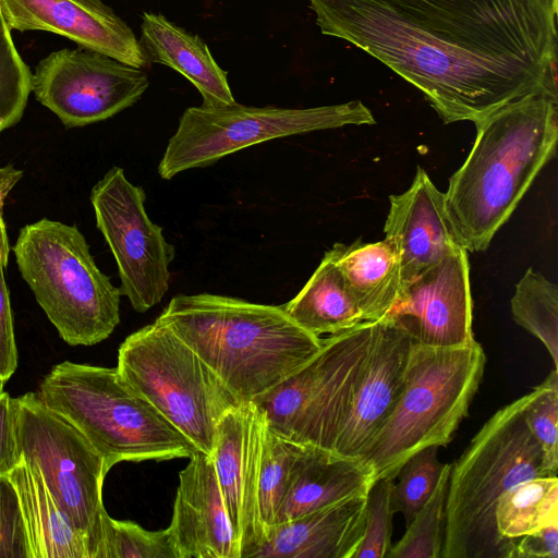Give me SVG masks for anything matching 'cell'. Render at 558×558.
<instances>
[{
  "label": "cell",
  "mask_w": 558,
  "mask_h": 558,
  "mask_svg": "<svg viewBox=\"0 0 558 558\" xmlns=\"http://www.w3.org/2000/svg\"><path fill=\"white\" fill-rule=\"evenodd\" d=\"M179 480L168 526L178 558H241L211 456L196 452Z\"/></svg>",
  "instance_id": "d6986e66"
},
{
  "label": "cell",
  "mask_w": 558,
  "mask_h": 558,
  "mask_svg": "<svg viewBox=\"0 0 558 558\" xmlns=\"http://www.w3.org/2000/svg\"><path fill=\"white\" fill-rule=\"evenodd\" d=\"M0 558H29L20 500L8 475L0 477Z\"/></svg>",
  "instance_id": "e575fe53"
},
{
  "label": "cell",
  "mask_w": 558,
  "mask_h": 558,
  "mask_svg": "<svg viewBox=\"0 0 558 558\" xmlns=\"http://www.w3.org/2000/svg\"><path fill=\"white\" fill-rule=\"evenodd\" d=\"M393 481L381 477L371 486L366 496L364 535L353 558H386L390 550L395 514L390 501Z\"/></svg>",
  "instance_id": "836d02e7"
},
{
  "label": "cell",
  "mask_w": 558,
  "mask_h": 558,
  "mask_svg": "<svg viewBox=\"0 0 558 558\" xmlns=\"http://www.w3.org/2000/svg\"><path fill=\"white\" fill-rule=\"evenodd\" d=\"M495 523L512 541L558 523L557 475L536 476L505 492L496 504Z\"/></svg>",
  "instance_id": "484cf974"
},
{
  "label": "cell",
  "mask_w": 558,
  "mask_h": 558,
  "mask_svg": "<svg viewBox=\"0 0 558 558\" xmlns=\"http://www.w3.org/2000/svg\"><path fill=\"white\" fill-rule=\"evenodd\" d=\"M8 477L20 500L29 558H92L87 538L49 490L36 466L20 461Z\"/></svg>",
  "instance_id": "603a6c76"
},
{
  "label": "cell",
  "mask_w": 558,
  "mask_h": 558,
  "mask_svg": "<svg viewBox=\"0 0 558 558\" xmlns=\"http://www.w3.org/2000/svg\"><path fill=\"white\" fill-rule=\"evenodd\" d=\"M281 306L296 325L319 338L364 322L340 269L327 252L301 291Z\"/></svg>",
  "instance_id": "d4e9b609"
},
{
  "label": "cell",
  "mask_w": 558,
  "mask_h": 558,
  "mask_svg": "<svg viewBox=\"0 0 558 558\" xmlns=\"http://www.w3.org/2000/svg\"><path fill=\"white\" fill-rule=\"evenodd\" d=\"M11 31H44L66 37L137 69H148L132 28L102 0H0Z\"/></svg>",
  "instance_id": "e0dca14e"
},
{
  "label": "cell",
  "mask_w": 558,
  "mask_h": 558,
  "mask_svg": "<svg viewBox=\"0 0 558 558\" xmlns=\"http://www.w3.org/2000/svg\"><path fill=\"white\" fill-rule=\"evenodd\" d=\"M374 482L371 471L361 460L341 458L302 445L274 524L350 497L366 496Z\"/></svg>",
  "instance_id": "7402d4cb"
},
{
  "label": "cell",
  "mask_w": 558,
  "mask_h": 558,
  "mask_svg": "<svg viewBox=\"0 0 558 558\" xmlns=\"http://www.w3.org/2000/svg\"><path fill=\"white\" fill-rule=\"evenodd\" d=\"M376 120L361 101L312 108L253 107L235 102L221 108L189 107L158 165L165 180L266 141Z\"/></svg>",
  "instance_id": "30bf717a"
},
{
  "label": "cell",
  "mask_w": 558,
  "mask_h": 558,
  "mask_svg": "<svg viewBox=\"0 0 558 558\" xmlns=\"http://www.w3.org/2000/svg\"><path fill=\"white\" fill-rule=\"evenodd\" d=\"M450 469L451 463H445L433 494L407 525L403 536L391 546L386 558H441Z\"/></svg>",
  "instance_id": "83f0119b"
},
{
  "label": "cell",
  "mask_w": 558,
  "mask_h": 558,
  "mask_svg": "<svg viewBox=\"0 0 558 558\" xmlns=\"http://www.w3.org/2000/svg\"><path fill=\"white\" fill-rule=\"evenodd\" d=\"M514 558H558V523L518 538Z\"/></svg>",
  "instance_id": "74e56055"
},
{
  "label": "cell",
  "mask_w": 558,
  "mask_h": 558,
  "mask_svg": "<svg viewBox=\"0 0 558 558\" xmlns=\"http://www.w3.org/2000/svg\"><path fill=\"white\" fill-rule=\"evenodd\" d=\"M89 199L97 229L117 263L121 295L136 312H147L169 290L174 246L149 219L144 190L131 183L122 168L109 169L93 186Z\"/></svg>",
  "instance_id": "7c38bea8"
},
{
  "label": "cell",
  "mask_w": 558,
  "mask_h": 558,
  "mask_svg": "<svg viewBox=\"0 0 558 558\" xmlns=\"http://www.w3.org/2000/svg\"><path fill=\"white\" fill-rule=\"evenodd\" d=\"M20 461L37 468L47 487L87 538L92 558H101L105 518L104 459L68 420L37 392L14 398Z\"/></svg>",
  "instance_id": "8fae6325"
},
{
  "label": "cell",
  "mask_w": 558,
  "mask_h": 558,
  "mask_svg": "<svg viewBox=\"0 0 558 558\" xmlns=\"http://www.w3.org/2000/svg\"><path fill=\"white\" fill-rule=\"evenodd\" d=\"M412 343L409 332L395 320L375 322L372 345L333 454L351 460L363 458L403 390Z\"/></svg>",
  "instance_id": "2e32d148"
},
{
  "label": "cell",
  "mask_w": 558,
  "mask_h": 558,
  "mask_svg": "<svg viewBox=\"0 0 558 558\" xmlns=\"http://www.w3.org/2000/svg\"><path fill=\"white\" fill-rule=\"evenodd\" d=\"M513 320L537 338L558 368V288L527 268L510 302Z\"/></svg>",
  "instance_id": "4316f807"
},
{
  "label": "cell",
  "mask_w": 558,
  "mask_h": 558,
  "mask_svg": "<svg viewBox=\"0 0 558 558\" xmlns=\"http://www.w3.org/2000/svg\"><path fill=\"white\" fill-rule=\"evenodd\" d=\"M301 449L302 445L276 434L268 426L259 475V510L265 529L274 524Z\"/></svg>",
  "instance_id": "f546056e"
},
{
  "label": "cell",
  "mask_w": 558,
  "mask_h": 558,
  "mask_svg": "<svg viewBox=\"0 0 558 558\" xmlns=\"http://www.w3.org/2000/svg\"><path fill=\"white\" fill-rule=\"evenodd\" d=\"M385 239L400 264L401 289L461 247L447 215L445 194L416 168L411 186L389 196Z\"/></svg>",
  "instance_id": "ac0fdd59"
},
{
  "label": "cell",
  "mask_w": 558,
  "mask_h": 558,
  "mask_svg": "<svg viewBox=\"0 0 558 558\" xmlns=\"http://www.w3.org/2000/svg\"><path fill=\"white\" fill-rule=\"evenodd\" d=\"M148 86L143 69L82 47L50 52L32 77L36 99L66 129L118 114L135 105Z\"/></svg>",
  "instance_id": "4fadbf2b"
},
{
  "label": "cell",
  "mask_w": 558,
  "mask_h": 558,
  "mask_svg": "<svg viewBox=\"0 0 558 558\" xmlns=\"http://www.w3.org/2000/svg\"><path fill=\"white\" fill-rule=\"evenodd\" d=\"M23 170L15 168L12 163L0 167V260L4 269L9 263L11 246L2 215L3 204L9 193L23 178Z\"/></svg>",
  "instance_id": "f35d334b"
},
{
  "label": "cell",
  "mask_w": 558,
  "mask_h": 558,
  "mask_svg": "<svg viewBox=\"0 0 558 558\" xmlns=\"http://www.w3.org/2000/svg\"><path fill=\"white\" fill-rule=\"evenodd\" d=\"M327 253L340 269L364 322L384 319L401 291L399 258L386 239L336 243Z\"/></svg>",
  "instance_id": "cb8c5ba5"
},
{
  "label": "cell",
  "mask_w": 558,
  "mask_h": 558,
  "mask_svg": "<svg viewBox=\"0 0 558 558\" xmlns=\"http://www.w3.org/2000/svg\"><path fill=\"white\" fill-rule=\"evenodd\" d=\"M527 399L497 410L451 463L441 558H514L515 541L496 529L497 500L526 480L549 475L523 418Z\"/></svg>",
  "instance_id": "277c9868"
},
{
  "label": "cell",
  "mask_w": 558,
  "mask_h": 558,
  "mask_svg": "<svg viewBox=\"0 0 558 558\" xmlns=\"http://www.w3.org/2000/svg\"><path fill=\"white\" fill-rule=\"evenodd\" d=\"M141 21L138 40L149 64L166 65L183 75L201 94L204 107L221 108L236 102L228 73L199 36L159 13L144 12Z\"/></svg>",
  "instance_id": "44dd1931"
},
{
  "label": "cell",
  "mask_w": 558,
  "mask_h": 558,
  "mask_svg": "<svg viewBox=\"0 0 558 558\" xmlns=\"http://www.w3.org/2000/svg\"><path fill=\"white\" fill-rule=\"evenodd\" d=\"M375 322L322 338L318 352L268 392L252 400L269 428L300 445L333 453L369 352Z\"/></svg>",
  "instance_id": "9c48e42d"
},
{
  "label": "cell",
  "mask_w": 558,
  "mask_h": 558,
  "mask_svg": "<svg viewBox=\"0 0 558 558\" xmlns=\"http://www.w3.org/2000/svg\"><path fill=\"white\" fill-rule=\"evenodd\" d=\"M385 318L398 323L422 345L474 343L468 251L461 246L404 286Z\"/></svg>",
  "instance_id": "9a60e30c"
},
{
  "label": "cell",
  "mask_w": 558,
  "mask_h": 558,
  "mask_svg": "<svg viewBox=\"0 0 558 558\" xmlns=\"http://www.w3.org/2000/svg\"><path fill=\"white\" fill-rule=\"evenodd\" d=\"M320 33L416 87L445 124L558 99L557 0H307Z\"/></svg>",
  "instance_id": "6da1fadb"
},
{
  "label": "cell",
  "mask_w": 558,
  "mask_h": 558,
  "mask_svg": "<svg viewBox=\"0 0 558 558\" xmlns=\"http://www.w3.org/2000/svg\"><path fill=\"white\" fill-rule=\"evenodd\" d=\"M366 496L267 526L252 558H353L364 535Z\"/></svg>",
  "instance_id": "ffe728a7"
},
{
  "label": "cell",
  "mask_w": 558,
  "mask_h": 558,
  "mask_svg": "<svg viewBox=\"0 0 558 558\" xmlns=\"http://www.w3.org/2000/svg\"><path fill=\"white\" fill-rule=\"evenodd\" d=\"M525 424L541 447L544 469L558 471V371L554 368L531 392L523 408Z\"/></svg>",
  "instance_id": "1f68e13d"
},
{
  "label": "cell",
  "mask_w": 558,
  "mask_h": 558,
  "mask_svg": "<svg viewBox=\"0 0 558 558\" xmlns=\"http://www.w3.org/2000/svg\"><path fill=\"white\" fill-rule=\"evenodd\" d=\"M117 369L202 452L211 456L221 417L242 401L167 325L156 319L120 344Z\"/></svg>",
  "instance_id": "ba28073f"
},
{
  "label": "cell",
  "mask_w": 558,
  "mask_h": 558,
  "mask_svg": "<svg viewBox=\"0 0 558 558\" xmlns=\"http://www.w3.org/2000/svg\"><path fill=\"white\" fill-rule=\"evenodd\" d=\"M19 463L14 398L0 390V477L7 476Z\"/></svg>",
  "instance_id": "8d00e7d4"
},
{
  "label": "cell",
  "mask_w": 558,
  "mask_h": 558,
  "mask_svg": "<svg viewBox=\"0 0 558 558\" xmlns=\"http://www.w3.org/2000/svg\"><path fill=\"white\" fill-rule=\"evenodd\" d=\"M32 77L0 8V134L23 117L32 93Z\"/></svg>",
  "instance_id": "4dcf8cb0"
},
{
  "label": "cell",
  "mask_w": 558,
  "mask_h": 558,
  "mask_svg": "<svg viewBox=\"0 0 558 558\" xmlns=\"http://www.w3.org/2000/svg\"><path fill=\"white\" fill-rule=\"evenodd\" d=\"M558 99L529 94L475 122L476 137L450 177L445 204L460 245L488 248L543 167L556 156Z\"/></svg>",
  "instance_id": "7a4b0ae2"
},
{
  "label": "cell",
  "mask_w": 558,
  "mask_h": 558,
  "mask_svg": "<svg viewBox=\"0 0 558 558\" xmlns=\"http://www.w3.org/2000/svg\"><path fill=\"white\" fill-rule=\"evenodd\" d=\"M157 319L242 402L278 386L322 347V338L296 325L282 306L210 293L178 294Z\"/></svg>",
  "instance_id": "3957f363"
},
{
  "label": "cell",
  "mask_w": 558,
  "mask_h": 558,
  "mask_svg": "<svg viewBox=\"0 0 558 558\" xmlns=\"http://www.w3.org/2000/svg\"><path fill=\"white\" fill-rule=\"evenodd\" d=\"M19 365V352L14 333L10 293L0 260V390L14 375Z\"/></svg>",
  "instance_id": "d590c367"
},
{
  "label": "cell",
  "mask_w": 558,
  "mask_h": 558,
  "mask_svg": "<svg viewBox=\"0 0 558 558\" xmlns=\"http://www.w3.org/2000/svg\"><path fill=\"white\" fill-rule=\"evenodd\" d=\"M12 252L21 277L68 344L94 345L120 323V289L97 266L75 225L41 218L20 229Z\"/></svg>",
  "instance_id": "52a82bcc"
},
{
  "label": "cell",
  "mask_w": 558,
  "mask_h": 558,
  "mask_svg": "<svg viewBox=\"0 0 558 558\" xmlns=\"http://www.w3.org/2000/svg\"><path fill=\"white\" fill-rule=\"evenodd\" d=\"M37 393L83 434L108 472L122 461L191 458L199 451L117 367L63 361L43 378Z\"/></svg>",
  "instance_id": "5b68a950"
},
{
  "label": "cell",
  "mask_w": 558,
  "mask_h": 558,
  "mask_svg": "<svg viewBox=\"0 0 558 558\" xmlns=\"http://www.w3.org/2000/svg\"><path fill=\"white\" fill-rule=\"evenodd\" d=\"M267 428L254 401L229 410L217 426L211 459L241 558H252L265 537L259 475Z\"/></svg>",
  "instance_id": "5bb4252c"
},
{
  "label": "cell",
  "mask_w": 558,
  "mask_h": 558,
  "mask_svg": "<svg viewBox=\"0 0 558 558\" xmlns=\"http://www.w3.org/2000/svg\"><path fill=\"white\" fill-rule=\"evenodd\" d=\"M437 446L413 454L399 470L391 488V510L403 514L405 526L433 494L445 463Z\"/></svg>",
  "instance_id": "f1b7e54d"
},
{
  "label": "cell",
  "mask_w": 558,
  "mask_h": 558,
  "mask_svg": "<svg viewBox=\"0 0 558 558\" xmlns=\"http://www.w3.org/2000/svg\"><path fill=\"white\" fill-rule=\"evenodd\" d=\"M101 558H178L168 530L147 531L131 521L105 518Z\"/></svg>",
  "instance_id": "d6a6232c"
},
{
  "label": "cell",
  "mask_w": 558,
  "mask_h": 558,
  "mask_svg": "<svg viewBox=\"0 0 558 558\" xmlns=\"http://www.w3.org/2000/svg\"><path fill=\"white\" fill-rule=\"evenodd\" d=\"M485 364L477 341L459 348L412 343L403 390L361 459L374 481L395 480L413 454L452 440L469 414Z\"/></svg>",
  "instance_id": "8992f818"
}]
</instances>
